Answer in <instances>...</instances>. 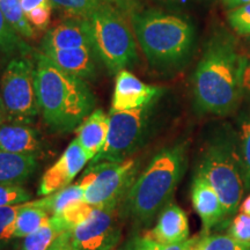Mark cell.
I'll return each mask as SVG.
<instances>
[{"instance_id": "obj_1", "label": "cell", "mask_w": 250, "mask_h": 250, "mask_svg": "<svg viewBox=\"0 0 250 250\" xmlns=\"http://www.w3.org/2000/svg\"><path fill=\"white\" fill-rule=\"evenodd\" d=\"M246 56L227 33L215 34L208 41L193 74L196 108L203 114H229L239 104L243 92L242 71Z\"/></svg>"}, {"instance_id": "obj_2", "label": "cell", "mask_w": 250, "mask_h": 250, "mask_svg": "<svg viewBox=\"0 0 250 250\" xmlns=\"http://www.w3.org/2000/svg\"><path fill=\"white\" fill-rule=\"evenodd\" d=\"M35 83L43 121L54 133H68L95 110L86 80L68 73L44 54L35 56Z\"/></svg>"}, {"instance_id": "obj_3", "label": "cell", "mask_w": 250, "mask_h": 250, "mask_svg": "<svg viewBox=\"0 0 250 250\" xmlns=\"http://www.w3.org/2000/svg\"><path fill=\"white\" fill-rule=\"evenodd\" d=\"M188 165V144L180 143L156 153L118 208L121 218L134 227L144 228L153 223L171 202Z\"/></svg>"}, {"instance_id": "obj_4", "label": "cell", "mask_w": 250, "mask_h": 250, "mask_svg": "<svg viewBox=\"0 0 250 250\" xmlns=\"http://www.w3.org/2000/svg\"><path fill=\"white\" fill-rule=\"evenodd\" d=\"M130 21L153 68L168 72L186 64L195 42V29L187 19L156 9H140L131 15Z\"/></svg>"}, {"instance_id": "obj_5", "label": "cell", "mask_w": 250, "mask_h": 250, "mask_svg": "<svg viewBox=\"0 0 250 250\" xmlns=\"http://www.w3.org/2000/svg\"><path fill=\"white\" fill-rule=\"evenodd\" d=\"M196 175L214 188L226 219L234 217L246 193L236 140L221 136L208 143L199 156Z\"/></svg>"}, {"instance_id": "obj_6", "label": "cell", "mask_w": 250, "mask_h": 250, "mask_svg": "<svg viewBox=\"0 0 250 250\" xmlns=\"http://www.w3.org/2000/svg\"><path fill=\"white\" fill-rule=\"evenodd\" d=\"M86 22L94 51L109 73L116 74L136 64L138 54L133 33L117 9L102 2Z\"/></svg>"}, {"instance_id": "obj_7", "label": "cell", "mask_w": 250, "mask_h": 250, "mask_svg": "<svg viewBox=\"0 0 250 250\" xmlns=\"http://www.w3.org/2000/svg\"><path fill=\"white\" fill-rule=\"evenodd\" d=\"M140 173L137 159L89 164L79 180L85 202L96 208H118Z\"/></svg>"}, {"instance_id": "obj_8", "label": "cell", "mask_w": 250, "mask_h": 250, "mask_svg": "<svg viewBox=\"0 0 250 250\" xmlns=\"http://www.w3.org/2000/svg\"><path fill=\"white\" fill-rule=\"evenodd\" d=\"M156 101L129 111H109L107 143L89 164L124 161L138 152L151 136Z\"/></svg>"}, {"instance_id": "obj_9", "label": "cell", "mask_w": 250, "mask_h": 250, "mask_svg": "<svg viewBox=\"0 0 250 250\" xmlns=\"http://www.w3.org/2000/svg\"><path fill=\"white\" fill-rule=\"evenodd\" d=\"M35 62L29 56L12 59L0 78L6 122L31 125L41 114L35 83Z\"/></svg>"}, {"instance_id": "obj_10", "label": "cell", "mask_w": 250, "mask_h": 250, "mask_svg": "<svg viewBox=\"0 0 250 250\" xmlns=\"http://www.w3.org/2000/svg\"><path fill=\"white\" fill-rule=\"evenodd\" d=\"M118 208H94L90 217L70 232L73 250H115L122 239Z\"/></svg>"}, {"instance_id": "obj_11", "label": "cell", "mask_w": 250, "mask_h": 250, "mask_svg": "<svg viewBox=\"0 0 250 250\" xmlns=\"http://www.w3.org/2000/svg\"><path fill=\"white\" fill-rule=\"evenodd\" d=\"M88 161L90 160L85 149L74 139L61 158L43 174L37 193L41 197H46L70 186Z\"/></svg>"}, {"instance_id": "obj_12", "label": "cell", "mask_w": 250, "mask_h": 250, "mask_svg": "<svg viewBox=\"0 0 250 250\" xmlns=\"http://www.w3.org/2000/svg\"><path fill=\"white\" fill-rule=\"evenodd\" d=\"M162 92L161 87L146 85L130 71L122 70L115 81L110 110L129 111L142 108L158 100Z\"/></svg>"}, {"instance_id": "obj_13", "label": "cell", "mask_w": 250, "mask_h": 250, "mask_svg": "<svg viewBox=\"0 0 250 250\" xmlns=\"http://www.w3.org/2000/svg\"><path fill=\"white\" fill-rule=\"evenodd\" d=\"M191 201L202 220L204 233L208 234L212 228L227 220L224 205L214 188L196 174L191 184Z\"/></svg>"}, {"instance_id": "obj_14", "label": "cell", "mask_w": 250, "mask_h": 250, "mask_svg": "<svg viewBox=\"0 0 250 250\" xmlns=\"http://www.w3.org/2000/svg\"><path fill=\"white\" fill-rule=\"evenodd\" d=\"M0 149L39 159L44 146L41 134L31 125L5 122L0 125Z\"/></svg>"}, {"instance_id": "obj_15", "label": "cell", "mask_w": 250, "mask_h": 250, "mask_svg": "<svg viewBox=\"0 0 250 250\" xmlns=\"http://www.w3.org/2000/svg\"><path fill=\"white\" fill-rule=\"evenodd\" d=\"M92 46L86 20L70 19L50 29L41 43L42 52L49 50H68ZM94 49V48H93Z\"/></svg>"}, {"instance_id": "obj_16", "label": "cell", "mask_w": 250, "mask_h": 250, "mask_svg": "<svg viewBox=\"0 0 250 250\" xmlns=\"http://www.w3.org/2000/svg\"><path fill=\"white\" fill-rule=\"evenodd\" d=\"M68 73L83 80H94L99 73L100 59L92 46L68 50H49L42 52Z\"/></svg>"}, {"instance_id": "obj_17", "label": "cell", "mask_w": 250, "mask_h": 250, "mask_svg": "<svg viewBox=\"0 0 250 250\" xmlns=\"http://www.w3.org/2000/svg\"><path fill=\"white\" fill-rule=\"evenodd\" d=\"M147 234L155 241L168 245L187 241L190 234L188 215L182 208L170 202L159 213L156 225Z\"/></svg>"}, {"instance_id": "obj_18", "label": "cell", "mask_w": 250, "mask_h": 250, "mask_svg": "<svg viewBox=\"0 0 250 250\" xmlns=\"http://www.w3.org/2000/svg\"><path fill=\"white\" fill-rule=\"evenodd\" d=\"M109 123V114H105L102 109H95L77 127V142L85 149L90 161L102 151L107 143Z\"/></svg>"}, {"instance_id": "obj_19", "label": "cell", "mask_w": 250, "mask_h": 250, "mask_svg": "<svg viewBox=\"0 0 250 250\" xmlns=\"http://www.w3.org/2000/svg\"><path fill=\"white\" fill-rule=\"evenodd\" d=\"M37 158L0 149V186H22L36 173Z\"/></svg>"}, {"instance_id": "obj_20", "label": "cell", "mask_w": 250, "mask_h": 250, "mask_svg": "<svg viewBox=\"0 0 250 250\" xmlns=\"http://www.w3.org/2000/svg\"><path fill=\"white\" fill-rule=\"evenodd\" d=\"M51 213L45 208V198L42 197L27 203L26 208L20 212L15 225V239L20 240L34 233L48 223Z\"/></svg>"}, {"instance_id": "obj_21", "label": "cell", "mask_w": 250, "mask_h": 250, "mask_svg": "<svg viewBox=\"0 0 250 250\" xmlns=\"http://www.w3.org/2000/svg\"><path fill=\"white\" fill-rule=\"evenodd\" d=\"M31 48L9 24L0 11V67L6 66L12 59L29 56Z\"/></svg>"}, {"instance_id": "obj_22", "label": "cell", "mask_w": 250, "mask_h": 250, "mask_svg": "<svg viewBox=\"0 0 250 250\" xmlns=\"http://www.w3.org/2000/svg\"><path fill=\"white\" fill-rule=\"evenodd\" d=\"M65 232L66 230L59 224L58 219L51 215L45 225L23 237L20 250H49L56 240Z\"/></svg>"}, {"instance_id": "obj_23", "label": "cell", "mask_w": 250, "mask_h": 250, "mask_svg": "<svg viewBox=\"0 0 250 250\" xmlns=\"http://www.w3.org/2000/svg\"><path fill=\"white\" fill-rule=\"evenodd\" d=\"M44 198L45 208L51 215H58L68 206L85 202V190L79 183L71 184Z\"/></svg>"}, {"instance_id": "obj_24", "label": "cell", "mask_w": 250, "mask_h": 250, "mask_svg": "<svg viewBox=\"0 0 250 250\" xmlns=\"http://www.w3.org/2000/svg\"><path fill=\"white\" fill-rule=\"evenodd\" d=\"M0 11L19 35L23 39H34L35 31L28 22L21 6V0H0Z\"/></svg>"}, {"instance_id": "obj_25", "label": "cell", "mask_w": 250, "mask_h": 250, "mask_svg": "<svg viewBox=\"0 0 250 250\" xmlns=\"http://www.w3.org/2000/svg\"><path fill=\"white\" fill-rule=\"evenodd\" d=\"M27 203L0 208V250L7 249L18 241L15 239V225L19 213L26 208Z\"/></svg>"}, {"instance_id": "obj_26", "label": "cell", "mask_w": 250, "mask_h": 250, "mask_svg": "<svg viewBox=\"0 0 250 250\" xmlns=\"http://www.w3.org/2000/svg\"><path fill=\"white\" fill-rule=\"evenodd\" d=\"M198 240V237L188 239L181 243H161L152 239L148 234L145 235H134L127 240L123 247V250H191Z\"/></svg>"}, {"instance_id": "obj_27", "label": "cell", "mask_w": 250, "mask_h": 250, "mask_svg": "<svg viewBox=\"0 0 250 250\" xmlns=\"http://www.w3.org/2000/svg\"><path fill=\"white\" fill-rule=\"evenodd\" d=\"M236 145L245 181V189L246 192H248L250 190V114L241 121Z\"/></svg>"}, {"instance_id": "obj_28", "label": "cell", "mask_w": 250, "mask_h": 250, "mask_svg": "<svg viewBox=\"0 0 250 250\" xmlns=\"http://www.w3.org/2000/svg\"><path fill=\"white\" fill-rule=\"evenodd\" d=\"M52 7L59 9L71 19L86 20L102 4V0H50Z\"/></svg>"}, {"instance_id": "obj_29", "label": "cell", "mask_w": 250, "mask_h": 250, "mask_svg": "<svg viewBox=\"0 0 250 250\" xmlns=\"http://www.w3.org/2000/svg\"><path fill=\"white\" fill-rule=\"evenodd\" d=\"M197 250H250V245L240 242L229 234H214L198 239Z\"/></svg>"}, {"instance_id": "obj_30", "label": "cell", "mask_w": 250, "mask_h": 250, "mask_svg": "<svg viewBox=\"0 0 250 250\" xmlns=\"http://www.w3.org/2000/svg\"><path fill=\"white\" fill-rule=\"evenodd\" d=\"M94 208H95L94 206L87 204L86 202L77 203V204L68 206L61 214L55 215V217L58 219L59 224L66 232H71L73 228L79 226L90 217Z\"/></svg>"}, {"instance_id": "obj_31", "label": "cell", "mask_w": 250, "mask_h": 250, "mask_svg": "<svg viewBox=\"0 0 250 250\" xmlns=\"http://www.w3.org/2000/svg\"><path fill=\"white\" fill-rule=\"evenodd\" d=\"M29 190L22 186H0V208L19 205L31 201Z\"/></svg>"}, {"instance_id": "obj_32", "label": "cell", "mask_w": 250, "mask_h": 250, "mask_svg": "<svg viewBox=\"0 0 250 250\" xmlns=\"http://www.w3.org/2000/svg\"><path fill=\"white\" fill-rule=\"evenodd\" d=\"M228 22L236 34L250 36V2L240 7L230 9L227 14Z\"/></svg>"}, {"instance_id": "obj_33", "label": "cell", "mask_w": 250, "mask_h": 250, "mask_svg": "<svg viewBox=\"0 0 250 250\" xmlns=\"http://www.w3.org/2000/svg\"><path fill=\"white\" fill-rule=\"evenodd\" d=\"M228 232L240 242L250 245V215L241 212L234 215Z\"/></svg>"}, {"instance_id": "obj_34", "label": "cell", "mask_w": 250, "mask_h": 250, "mask_svg": "<svg viewBox=\"0 0 250 250\" xmlns=\"http://www.w3.org/2000/svg\"><path fill=\"white\" fill-rule=\"evenodd\" d=\"M52 8L54 7H52L50 1L46 2V4L39 6V7L33 9L30 13H28L26 15L28 22L31 24V27L36 28V29H46V27H48L50 23V19H51Z\"/></svg>"}, {"instance_id": "obj_35", "label": "cell", "mask_w": 250, "mask_h": 250, "mask_svg": "<svg viewBox=\"0 0 250 250\" xmlns=\"http://www.w3.org/2000/svg\"><path fill=\"white\" fill-rule=\"evenodd\" d=\"M105 4L117 9L125 18H130L134 12L140 11L142 0H102Z\"/></svg>"}, {"instance_id": "obj_36", "label": "cell", "mask_w": 250, "mask_h": 250, "mask_svg": "<svg viewBox=\"0 0 250 250\" xmlns=\"http://www.w3.org/2000/svg\"><path fill=\"white\" fill-rule=\"evenodd\" d=\"M49 250H73L70 241V232L62 233Z\"/></svg>"}, {"instance_id": "obj_37", "label": "cell", "mask_w": 250, "mask_h": 250, "mask_svg": "<svg viewBox=\"0 0 250 250\" xmlns=\"http://www.w3.org/2000/svg\"><path fill=\"white\" fill-rule=\"evenodd\" d=\"M242 88L246 92H250V56H246L245 66L242 71Z\"/></svg>"}, {"instance_id": "obj_38", "label": "cell", "mask_w": 250, "mask_h": 250, "mask_svg": "<svg viewBox=\"0 0 250 250\" xmlns=\"http://www.w3.org/2000/svg\"><path fill=\"white\" fill-rule=\"evenodd\" d=\"M50 0H21V6H22V9L24 12V14L30 13L33 9H35L39 7V6L46 4L49 2Z\"/></svg>"}, {"instance_id": "obj_39", "label": "cell", "mask_w": 250, "mask_h": 250, "mask_svg": "<svg viewBox=\"0 0 250 250\" xmlns=\"http://www.w3.org/2000/svg\"><path fill=\"white\" fill-rule=\"evenodd\" d=\"M224 2L225 5L227 6V8L234 9V8L240 7V6L249 4L250 0H224Z\"/></svg>"}, {"instance_id": "obj_40", "label": "cell", "mask_w": 250, "mask_h": 250, "mask_svg": "<svg viewBox=\"0 0 250 250\" xmlns=\"http://www.w3.org/2000/svg\"><path fill=\"white\" fill-rule=\"evenodd\" d=\"M239 211L241 213H246L250 215V193L248 195V197L245 199V201L241 202V205H240Z\"/></svg>"}, {"instance_id": "obj_41", "label": "cell", "mask_w": 250, "mask_h": 250, "mask_svg": "<svg viewBox=\"0 0 250 250\" xmlns=\"http://www.w3.org/2000/svg\"><path fill=\"white\" fill-rule=\"evenodd\" d=\"M5 122H6V110H5L4 102H2L1 96H0V125L4 124Z\"/></svg>"}, {"instance_id": "obj_42", "label": "cell", "mask_w": 250, "mask_h": 250, "mask_svg": "<svg viewBox=\"0 0 250 250\" xmlns=\"http://www.w3.org/2000/svg\"><path fill=\"white\" fill-rule=\"evenodd\" d=\"M158 1H161V2H175V1H180V0H158Z\"/></svg>"}, {"instance_id": "obj_43", "label": "cell", "mask_w": 250, "mask_h": 250, "mask_svg": "<svg viewBox=\"0 0 250 250\" xmlns=\"http://www.w3.org/2000/svg\"><path fill=\"white\" fill-rule=\"evenodd\" d=\"M191 250H197V248H196V243H195V246L192 247V249Z\"/></svg>"}, {"instance_id": "obj_44", "label": "cell", "mask_w": 250, "mask_h": 250, "mask_svg": "<svg viewBox=\"0 0 250 250\" xmlns=\"http://www.w3.org/2000/svg\"><path fill=\"white\" fill-rule=\"evenodd\" d=\"M249 42H250V36H249Z\"/></svg>"}]
</instances>
